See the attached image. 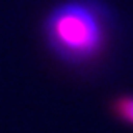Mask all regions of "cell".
<instances>
[{"mask_svg":"<svg viewBox=\"0 0 133 133\" xmlns=\"http://www.w3.org/2000/svg\"><path fill=\"white\" fill-rule=\"evenodd\" d=\"M110 116L122 125L133 128V91H120L107 103Z\"/></svg>","mask_w":133,"mask_h":133,"instance_id":"cell-2","label":"cell"},{"mask_svg":"<svg viewBox=\"0 0 133 133\" xmlns=\"http://www.w3.org/2000/svg\"><path fill=\"white\" fill-rule=\"evenodd\" d=\"M42 50L60 72L93 80L110 66L120 42V18L107 0H57L42 14Z\"/></svg>","mask_w":133,"mask_h":133,"instance_id":"cell-1","label":"cell"}]
</instances>
